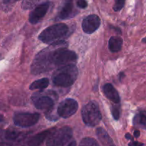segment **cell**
Here are the masks:
<instances>
[{"label":"cell","mask_w":146,"mask_h":146,"mask_svg":"<svg viewBox=\"0 0 146 146\" xmlns=\"http://www.w3.org/2000/svg\"><path fill=\"white\" fill-rule=\"evenodd\" d=\"M78 71L74 64L61 66L56 70L52 75V81L54 85L66 88L71 86L77 79Z\"/></svg>","instance_id":"obj_1"},{"label":"cell","mask_w":146,"mask_h":146,"mask_svg":"<svg viewBox=\"0 0 146 146\" xmlns=\"http://www.w3.org/2000/svg\"><path fill=\"white\" fill-rule=\"evenodd\" d=\"M48 61L53 68L68 65L77 60L76 54L74 51L67 49L66 48H59L51 50L48 48Z\"/></svg>","instance_id":"obj_2"},{"label":"cell","mask_w":146,"mask_h":146,"mask_svg":"<svg viewBox=\"0 0 146 146\" xmlns=\"http://www.w3.org/2000/svg\"><path fill=\"white\" fill-rule=\"evenodd\" d=\"M68 27L64 23L54 24L44 29L38 36V39L45 44L54 45L61 42V39L67 35Z\"/></svg>","instance_id":"obj_3"},{"label":"cell","mask_w":146,"mask_h":146,"mask_svg":"<svg viewBox=\"0 0 146 146\" xmlns=\"http://www.w3.org/2000/svg\"><path fill=\"white\" fill-rule=\"evenodd\" d=\"M81 115L86 125L90 127L98 125L102 118L98 104L95 101H91L84 106L81 111Z\"/></svg>","instance_id":"obj_4"},{"label":"cell","mask_w":146,"mask_h":146,"mask_svg":"<svg viewBox=\"0 0 146 146\" xmlns=\"http://www.w3.org/2000/svg\"><path fill=\"white\" fill-rule=\"evenodd\" d=\"M73 131L70 127L65 126L52 131L47 138L46 146H64L71 140Z\"/></svg>","instance_id":"obj_5"},{"label":"cell","mask_w":146,"mask_h":146,"mask_svg":"<svg viewBox=\"0 0 146 146\" xmlns=\"http://www.w3.org/2000/svg\"><path fill=\"white\" fill-rule=\"evenodd\" d=\"M37 113H17L14 114L13 121L14 124L21 128H28L35 125L39 119Z\"/></svg>","instance_id":"obj_6"},{"label":"cell","mask_w":146,"mask_h":146,"mask_svg":"<svg viewBox=\"0 0 146 146\" xmlns=\"http://www.w3.org/2000/svg\"><path fill=\"white\" fill-rule=\"evenodd\" d=\"M78 108V104L76 101L72 98H67L59 104L57 108V113L61 118H69L75 114Z\"/></svg>","instance_id":"obj_7"},{"label":"cell","mask_w":146,"mask_h":146,"mask_svg":"<svg viewBox=\"0 0 146 146\" xmlns=\"http://www.w3.org/2000/svg\"><path fill=\"white\" fill-rule=\"evenodd\" d=\"M34 106L36 108L43 111H46L47 112L51 111L54 105V99L51 96L44 95V94H36L32 96Z\"/></svg>","instance_id":"obj_8"},{"label":"cell","mask_w":146,"mask_h":146,"mask_svg":"<svg viewBox=\"0 0 146 146\" xmlns=\"http://www.w3.org/2000/svg\"><path fill=\"white\" fill-rule=\"evenodd\" d=\"M101 25V19L96 14L86 17L82 22V28L86 34H91L96 31Z\"/></svg>","instance_id":"obj_9"},{"label":"cell","mask_w":146,"mask_h":146,"mask_svg":"<svg viewBox=\"0 0 146 146\" xmlns=\"http://www.w3.org/2000/svg\"><path fill=\"white\" fill-rule=\"evenodd\" d=\"M49 6L50 3L48 1H46V2L38 4L37 7H36L29 14V20L30 23L32 24L38 23L46 15L48 8H49Z\"/></svg>","instance_id":"obj_10"},{"label":"cell","mask_w":146,"mask_h":146,"mask_svg":"<svg viewBox=\"0 0 146 146\" xmlns=\"http://www.w3.org/2000/svg\"><path fill=\"white\" fill-rule=\"evenodd\" d=\"M78 11L74 8L73 0H64L58 12V18L61 20L68 19L76 15Z\"/></svg>","instance_id":"obj_11"},{"label":"cell","mask_w":146,"mask_h":146,"mask_svg":"<svg viewBox=\"0 0 146 146\" xmlns=\"http://www.w3.org/2000/svg\"><path fill=\"white\" fill-rule=\"evenodd\" d=\"M104 93L106 96L111 101L115 103V104H119L121 101L119 94L118 91H116L113 86L111 84H106L104 85Z\"/></svg>","instance_id":"obj_12"},{"label":"cell","mask_w":146,"mask_h":146,"mask_svg":"<svg viewBox=\"0 0 146 146\" xmlns=\"http://www.w3.org/2000/svg\"><path fill=\"white\" fill-rule=\"evenodd\" d=\"M52 132L51 130H46V131H42L39 133L36 134L33 136L31 139L29 141V146H40L43 143L44 141L49 136L51 133Z\"/></svg>","instance_id":"obj_13"},{"label":"cell","mask_w":146,"mask_h":146,"mask_svg":"<svg viewBox=\"0 0 146 146\" xmlns=\"http://www.w3.org/2000/svg\"><path fill=\"white\" fill-rule=\"evenodd\" d=\"M123 46V39L119 36L111 37L108 42V48L111 52H118L121 51Z\"/></svg>","instance_id":"obj_14"},{"label":"cell","mask_w":146,"mask_h":146,"mask_svg":"<svg viewBox=\"0 0 146 146\" xmlns=\"http://www.w3.org/2000/svg\"><path fill=\"white\" fill-rule=\"evenodd\" d=\"M133 125L137 128L146 129V111H141L133 118Z\"/></svg>","instance_id":"obj_15"},{"label":"cell","mask_w":146,"mask_h":146,"mask_svg":"<svg viewBox=\"0 0 146 146\" xmlns=\"http://www.w3.org/2000/svg\"><path fill=\"white\" fill-rule=\"evenodd\" d=\"M96 134L98 138H99L100 141L102 142V143L104 145H108V146H113V141L111 138H110L108 134L107 133L106 131L102 128H98L96 131Z\"/></svg>","instance_id":"obj_16"},{"label":"cell","mask_w":146,"mask_h":146,"mask_svg":"<svg viewBox=\"0 0 146 146\" xmlns=\"http://www.w3.org/2000/svg\"><path fill=\"white\" fill-rule=\"evenodd\" d=\"M49 85V80L47 78H43L39 80L35 81L30 85L29 88L31 90H44V88H47Z\"/></svg>","instance_id":"obj_17"},{"label":"cell","mask_w":146,"mask_h":146,"mask_svg":"<svg viewBox=\"0 0 146 146\" xmlns=\"http://www.w3.org/2000/svg\"><path fill=\"white\" fill-rule=\"evenodd\" d=\"M79 146H100L98 143L92 138H85L82 139Z\"/></svg>","instance_id":"obj_18"},{"label":"cell","mask_w":146,"mask_h":146,"mask_svg":"<svg viewBox=\"0 0 146 146\" xmlns=\"http://www.w3.org/2000/svg\"><path fill=\"white\" fill-rule=\"evenodd\" d=\"M4 136H5L6 139L9 140V141H14V140H15L19 136V133L15 131L7 130L5 132Z\"/></svg>","instance_id":"obj_19"},{"label":"cell","mask_w":146,"mask_h":146,"mask_svg":"<svg viewBox=\"0 0 146 146\" xmlns=\"http://www.w3.org/2000/svg\"><path fill=\"white\" fill-rule=\"evenodd\" d=\"M125 0H115V4H114L113 9L115 11H119L123 8L125 5Z\"/></svg>","instance_id":"obj_20"},{"label":"cell","mask_w":146,"mask_h":146,"mask_svg":"<svg viewBox=\"0 0 146 146\" xmlns=\"http://www.w3.org/2000/svg\"><path fill=\"white\" fill-rule=\"evenodd\" d=\"M112 115L113 116V118H115V120H118L120 118V111L119 108L118 106H113L112 108Z\"/></svg>","instance_id":"obj_21"},{"label":"cell","mask_w":146,"mask_h":146,"mask_svg":"<svg viewBox=\"0 0 146 146\" xmlns=\"http://www.w3.org/2000/svg\"><path fill=\"white\" fill-rule=\"evenodd\" d=\"M76 5L81 9H85L88 7V3L86 0H76Z\"/></svg>","instance_id":"obj_22"},{"label":"cell","mask_w":146,"mask_h":146,"mask_svg":"<svg viewBox=\"0 0 146 146\" xmlns=\"http://www.w3.org/2000/svg\"><path fill=\"white\" fill-rule=\"evenodd\" d=\"M128 146H143V144L137 141H132L128 144Z\"/></svg>","instance_id":"obj_23"},{"label":"cell","mask_w":146,"mask_h":146,"mask_svg":"<svg viewBox=\"0 0 146 146\" xmlns=\"http://www.w3.org/2000/svg\"><path fill=\"white\" fill-rule=\"evenodd\" d=\"M140 134H141V133H140V131H138V130L134 131V137H135V138H138V137L140 136Z\"/></svg>","instance_id":"obj_24"},{"label":"cell","mask_w":146,"mask_h":146,"mask_svg":"<svg viewBox=\"0 0 146 146\" xmlns=\"http://www.w3.org/2000/svg\"><path fill=\"white\" fill-rule=\"evenodd\" d=\"M67 146H76V141H72V142L70 143Z\"/></svg>","instance_id":"obj_25"},{"label":"cell","mask_w":146,"mask_h":146,"mask_svg":"<svg viewBox=\"0 0 146 146\" xmlns=\"http://www.w3.org/2000/svg\"><path fill=\"white\" fill-rule=\"evenodd\" d=\"M125 138H126L127 139H128V140H133L132 136H131V135H130L129 133H127L126 135H125Z\"/></svg>","instance_id":"obj_26"},{"label":"cell","mask_w":146,"mask_h":146,"mask_svg":"<svg viewBox=\"0 0 146 146\" xmlns=\"http://www.w3.org/2000/svg\"><path fill=\"white\" fill-rule=\"evenodd\" d=\"M19 1V0H4V2L9 3V2H12V1Z\"/></svg>","instance_id":"obj_27"},{"label":"cell","mask_w":146,"mask_h":146,"mask_svg":"<svg viewBox=\"0 0 146 146\" xmlns=\"http://www.w3.org/2000/svg\"><path fill=\"white\" fill-rule=\"evenodd\" d=\"M142 41H143V43H145V44H146V37H145V38H143Z\"/></svg>","instance_id":"obj_28"},{"label":"cell","mask_w":146,"mask_h":146,"mask_svg":"<svg viewBox=\"0 0 146 146\" xmlns=\"http://www.w3.org/2000/svg\"><path fill=\"white\" fill-rule=\"evenodd\" d=\"M3 121V117L0 115V121Z\"/></svg>","instance_id":"obj_29"},{"label":"cell","mask_w":146,"mask_h":146,"mask_svg":"<svg viewBox=\"0 0 146 146\" xmlns=\"http://www.w3.org/2000/svg\"><path fill=\"white\" fill-rule=\"evenodd\" d=\"M113 146H114V145H113Z\"/></svg>","instance_id":"obj_30"}]
</instances>
